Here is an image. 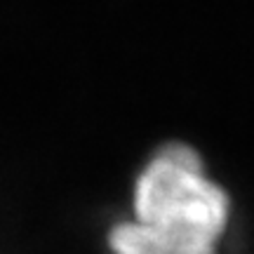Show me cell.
<instances>
[{"instance_id":"1","label":"cell","mask_w":254,"mask_h":254,"mask_svg":"<svg viewBox=\"0 0 254 254\" xmlns=\"http://www.w3.org/2000/svg\"><path fill=\"white\" fill-rule=\"evenodd\" d=\"M226 190L186 144H165L134 184V219L111 231L113 254H217L228 226Z\"/></svg>"}]
</instances>
